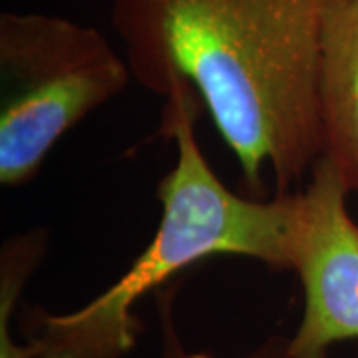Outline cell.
<instances>
[{"label": "cell", "instance_id": "1", "mask_svg": "<svg viewBox=\"0 0 358 358\" xmlns=\"http://www.w3.org/2000/svg\"><path fill=\"white\" fill-rule=\"evenodd\" d=\"M324 0H114L134 80L192 88L235 154L253 199L299 192L322 155Z\"/></svg>", "mask_w": 358, "mask_h": 358}, {"label": "cell", "instance_id": "2", "mask_svg": "<svg viewBox=\"0 0 358 358\" xmlns=\"http://www.w3.org/2000/svg\"><path fill=\"white\" fill-rule=\"evenodd\" d=\"M199 108L187 86L166 96L159 134L176 143L178 157L157 185L162 217L154 239L128 271L76 310L22 305L18 322L34 358H126L143 333L136 305L209 257H249L271 271H289L293 193L253 199L231 192L197 141Z\"/></svg>", "mask_w": 358, "mask_h": 358}, {"label": "cell", "instance_id": "3", "mask_svg": "<svg viewBox=\"0 0 358 358\" xmlns=\"http://www.w3.org/2000/svg\"><path fill=\"white\" fill-rule=\"evenodd\" d=\"M0 76L4 187L30 183L52 148L134 78L100 30L42 13L0 14Z\"/></svg>", "mask_w": 358, "mask_h": 358}, {"label": "cell", "instance_id": "4", "mask_svg": "<svg viewBox=\"0 0 358 358\" xmlns=\"http://www.w3.org/2000/svg\"><path fill=\"white\" fill-rule=\"evenodd\" d=\"M348 195L324 155L293 193L287 259L305 293L303 319L289 336L293 358H329L334 345L358 338V223Z\"/></svg>", "mask_w": 358, "mask_h": 358}, {"label": "cell", "instance_id": "5", "mask_svg": "<svg viewBox=\"0 0 358 358\" xmlns=\"http://www.w3.org/2000/svg\"><path fill=\"white\" fill-rule=\"evenodd\" d=\"M319 115L322 155L358 195V0H324Z\"/></svg>", "mask_w": 358, "mask_h": 358}, {"label": "cell", "instance_id": "6", "mask_svg": "<svg viewBox=\"0 0 358 358\" xmlns=\"http://www.w3.org/2000/svg\"><path fill=\"white\" fill-rule=\"evenodd\" d=\"M48 243L50 233L36 227L14 233L0 249V358H34L30 346L14 341L10 319L16 315L26 282L42 265Z\"/></svg>", "mask_w": 358, "mask_h": 358}, {"label": "cell", "instance_id": "7", "mask_svg": "<svg viewBox=\"0 0 358 358\" xmlns=\"http://www.w3.org/2000/svg\"><path fill=\"white\" fill-rule=\"evenodd\" d=\"M179 282L167 285L155 293V308H157V324H159V358H211L205 352L192 350L181 338L176 320V296H178ZM239 358H293L289 336L282 334H268L255 348L245 352Z\"/></svg>", "mask_w": 358, "mask_h": 358}]
</instances>
